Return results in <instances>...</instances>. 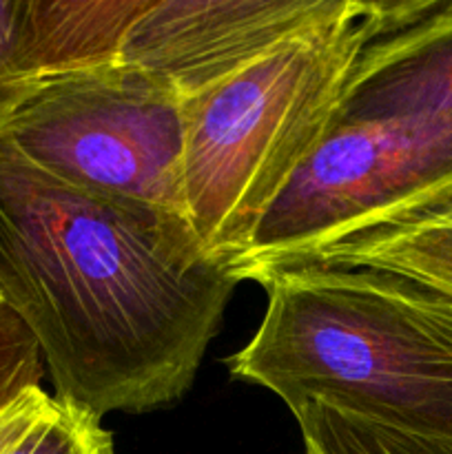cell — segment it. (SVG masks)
<instances>
[{
	"instance_id": "3957f363",
	"label": "cell",
	"mask_w": 452,
	"mask_h": 454,
	"mask_svg": "<svg viewBox=\"0 0 452 454\" xmlns=\"http://www.w3.org/2000/svg\"><path fill=\"white\" fill-rule=\"evenodd\" d=\"M388 9L390 0H346L335 16L182 98L186 217L229 269L332 129L350 75Z\"/></svg>"
},
{
	"instance_id": "4fadbf2b",
	"label": "cell",
	"mask_w": 452,
	"mask_h": 454,
	"mask_svg": "<svg viewBox=\"0 0 452 454\" xmlns=\"http://www.w3.org/2000/svg\"><path fill=\"white\" fill-rule=\"evenodd\" d=\"M25 0H0V131L38 91L22 67Z\"/></svg>"
},
{
	"instance_id": "6da1fadb",
	"label": "cell",
	"mask_w": 452,
	"mask_h": 454,
	"mask_svg": "<svg viewBox=\"0 0 452 454\" xmlns=\"http://www.w3.org/2000/svg\"><path fill=\"white\" fill-rule=\"evenodd\" d=\"M238 284L189 220L71 189L0 137V295L56 399L100 419L180 402Z\"/></svg>"
},
{
	"instance_id": "30bf717a",
	"label": "cell",
	"mask_w": 452,
	"mask_h": 454,
	"mask_svg": "<svg viewBox=\"0 0 452 454\" xmlns=\"http://www.w3.org/2000/svg\"><path fill=\"white\" fill-rule=\"evenodd\" d=\"M292 415L306 454H452L448 437L386 428L322 403H306Z\"/></svg>"
},
{
	"instance_id": "277c9868",
	"label": "cell",
	"mask_w": 452,
	"mask_h": 454,
	"mask_svg": "<svg viewBox=\"0 0 452 454\" xmlns=\"http://www.w3.org/2000/svg\"><path fill=\"white\" fill-rule=\"evenodd\" d=\"M0 137L71 189L189 220L182 96L137 67L113 62L49 80Z\"/></svg>"
},
{
	"instance_id": "9c48e42d",
	"label": "cell",
	"mask_w": 452,
	"mask_h": 454,
	"mask_svg": "<svg viewBox=\"0 0 452 454\" xmlns=\"http://www.w3.org/2000/svg\"><path fill=\"white\" fill-rule=\"evenodd\" d=\"M300 264L388 270L452 300V204L350 235Z\"/></svg>"
},
{
	"instance_id": "ba28073f",
	"label": "cell",
	"mask_w": 452,
	"mask_h": 454,
	"mask_svg": "<svg viewBox=\"0 0 452 454\" xmlns=\"http://www.w3.org/2000/svg\"><path fill=\"white\" fill-rule=\"evenodd\" d=\"M151 0H25L22 67L38 87L113 65Z\"/></svg>"
},
{
	"instance_id": "5b68a950",
	"label": "cell",
	"mask_w": 452,
	"mask_h": 454,
	"mask_svg": "<svg viewBox=\"0 0 452 454\" xmlns=\"http://www.w3.org/2000/svg\"><path fill=\"white\" fill-rule=\"evenodd\" d=\"M452 204V124H335L230 262L238 282Z\"/></svg>"
},
{
	"instance_id": "8992f818",
	"label": "cell",
	"mask_w": 452,
	"mask_h": 454,
	"mask_svg": "<svg viewBox=\"0 0 452 454\" xmlns=\"http://www.w3.org/2000/svg\"><path fill=\"white\" fill-rule=\"evenodd\" d=\"M346 0H151L124 40L120 62L189 98L244 69Z\"/></svg>"
},
{
	"instance_id": "8fae6325",
	"label": "cell",
	"mask_w": 452,
	"mask_h": 454,
	"mask_svg": "<svg viewBox=\"0 0 452 454\" xmlns=\"http://www.w3.org/2000/svg\"><path fill=\"white\" fill-rule=\"evenodd\" d=\"M4 454H115L100 417L51 395L44 415Z\"/></svg>"
},
{
	"instance_id": "7c38bea8",
	"label": "cell",
	"mask_w": 452,
	"mask_h": 454,
	"mask_svg": "<svg viewBox=\"0 0 452 454\" xmlns=\"http://www.w3.org/2000/svg\"><path fill=\"white\" fill-rule=\"evenodd\" d=\"M47 366L43 353L20 317L0 301V417L25 397L29 390L43 388Z\"/></svg>"
},
{
	"instance_id": "52a82bcc",
	"label": "cell",
	"mask_w": 452,
	"mask_h": 454,
	"mask_svg": "<svg viewBox=\"0 0 452 454\" xmlns=\"http://www.w3.org/2000/svg\"><path fill=\"white\" fill-rule=\"evenodd\" d=\"M452 124V0H390L335 124Z\"/></svg>"
},
{
	"instance_id": "5bb4252c",
	"label": "cell",
	"mask_w": 452,
	"mask_h": 454,
	"mask_svg": "<svg viewBox=\"0 0 452 454\" xmlns=\"http://www.w3.org/2000/svg\"><path fill=\"white\" fill-rule=\"evenodd\" d=\"M49 403L51 395L44 393L43 388H34L0 417V454L12 450L25 437L27 430L44 415Z\"/></svg>"
},
{
	"instance_id": "9a60e30c",
	"label": "cell",
	"mask_w": 452,
	"mask_h": 454,
	"mask_svg": "<svg viewBox=\"0 0 452 454\" xmlns=\"http://www.w3.org/2000/svg\"><path fill=\"white\" fill-rule=\"evenodd\" d=\"M0 301H3V295H0Z\"/></svg>"
},
{
	"instance_id": "7a4b0ae2",
	"label": "cell",
	"mask_w": 452,
	"mask_h": 454,
	"mask_svg": "<svg viewBox=\"0 0 452 454\" xmlns=\"http://www.w3.org/2000/svg\"><path fill=\"white\" fill-rule=\"evenodd\" d=\"M266 313L229 359L233 380L292 411L322 403L403 433L452 439V300L377 269L261 273Z\"/></svg>"
}]
</instances>
